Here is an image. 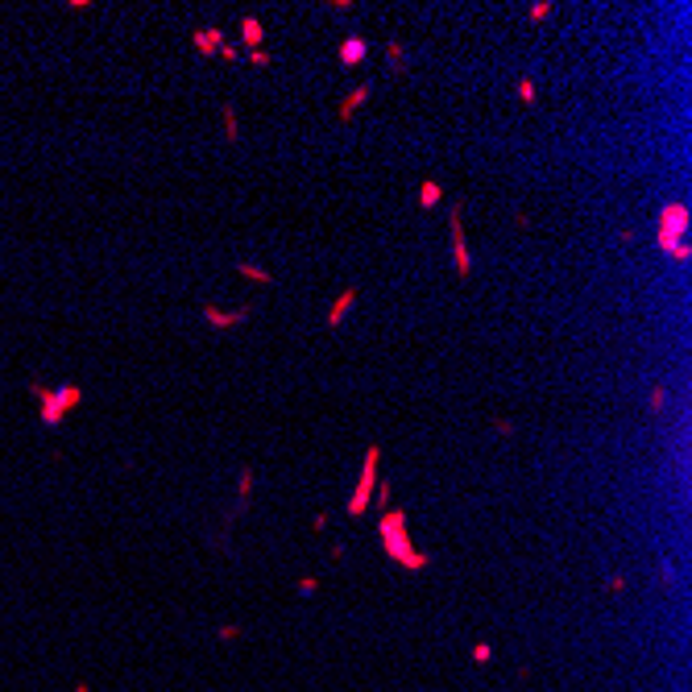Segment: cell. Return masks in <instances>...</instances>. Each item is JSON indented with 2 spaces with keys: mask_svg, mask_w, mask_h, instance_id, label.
I'll return each mask as SVG.
<instances>
[{
  "mask_svg": "<svg viewBox=\"0 0 692 692\" xmlns=\"http://www.w3.org/2000/svg\"><path fill=\"white\" fill-rule=\"evenodd\" d=\"M378 535H382V548L394 564H403L406 573H423L431 564V555L410 548V531H406V510H385L382 523H378Z\"/></svg>",
  "mask_w": 692,
  "mask_h": 692,
  "instance_id": "cell-1",
  "label": "cell"
},
{
  "mask_svg": "<svg viewBox=\"0 0 692 692\" xmlns=\"http://www.w3.org/2000/svg\"><path fill=\"white\" fill-rule=\"evenodd\" d=\"M688 224L692 215L684 203H664L659 208V228H655V245L664 249V253H671L676 262H688L692 249L684 245V237H688Z\"/></svg>",
  "mask_w": 692,
  "mask_h": 692,
  "instance_id": "cell-2",
  "label": "cell"
},
{
  "mask_svg": "<svg viewBox=\"0 0 692 692\" xmlns=\"http://www.w3.org/2000/svg\"><path fill=\"white\" fill-rule=\"evenodd\" d=\"M29 394L38 398V419L46 423V427H58L67 415H71L75 406L83 403V385H58V390H46V385L29 382Z\"/></svg>",
  "mask_w": 692,
  "mask_h": 692,
  "instance_id": "cell-3",
  "label": "cell"
},
{
  "mask_svg": "<svg viewBox=\"0 0 692 692\" xmlns=\"http://www.w3.org/2000/svg\"><path fill=\"white\" fill-rule=\"evenodd\" d=\"M378 464H382V448L369 444V452H365V460H361L357 489H353V498H348V518H361V514L369 510V498H373V489H378Z\"/></svg>",
  "mask_w": 692,
  "mask_h": 692,
  "instance_id": "cell-4",
  "label": "cell"
},
{
  "mask_svg": "<svg viewBox=\"0 0 692 692\" xmlns=\"http://www.w3.org/2000/svg\"><path fill=\"white\" fill-rule=\"evenodd\" d=\"M460 203H452L448 208V233H452V265L460 278H469L473 274V253H469V237H464V220H460Z\"/></svg>",
  "mask_w": 692,
  "mask_h": 692,
  "instance_id": "cell-5",
  "label": "cell"
},
{
  "mask_svg": "<svg viewBox=\"0 0 692 692\" xmlns=\"http://www.w3.org/2000/svg\"><path fill=\"white\" fill-rule=\"evenodd\" d=\"M203 324H212V328H240V324H249V307L220 311V307H208L203 303Z\"/></svg>",
  "mask_w": 692,
  "mask_h": 692,
  "instance_id": "cell-6",
  "label": "cell"
},
{
  "mask_svg": "<svg viewBox=\"0 0 692 692\" xmlns=\"http://www.w3.org/2000/svg\"><path fill=\"white\" fill-rule=\"evenodd\" d=\"M228 38H224V29H215V25H203V29H195L191 33V46L208 58V54H220V46H224Z\"/></svg>",
  "mask_w": 692,
  "mask_h": 692,
  "instance_id": "cell-7",
  "label": "cell"
},
{
  "mask_svg": "<svg viewBox=\"0 0 692 692\" xmlns=\"http://www.w3.org/2000/svg\"><path fill=\"white\" fill-rule=\"evenodd\" d=\"M237 33H240V42H237V46H249V50H262V46H265V25L257 21L253 13H245V17H240Z\"/></svg>",
  "mask_w": 692,
  "mask_h": 692,
  "instance_id": "cell-8",
  "label": "cell"
},
{
  "mask_svg": "<svg viewBox=\"0 0 692 692\" xmlns=\"http://www.w3.org/2000/svg\"><path fill=\"white\" fill-rule=\"evenodd\" d=\"M369 96H373V83H361L357 92H348V96L336 104V117H340V120H353L361 104H369Z\"/></svg>",
  "mask_w": 692,
  "mask_h": 692,
  "instance_id": "cell-9",
  "label": "cell"
},
{
  "mask_svg": "<svg viewBox=\"0 0 692 692\" xmlns=\"http://www.w3.org/2000/svg\"><path fill=\"white\" fill-rule=\"evenodd\" d=\"M353 303H357V287H344L332 299V307H328V328H332V332L344 324V315H348V307H353Z\"/></svg>",
  "mask_w": 692,
  "mask_h": 692,
  "instance_id": "cell-10",
  "label": "cell"
},
{
  "mask_svg": "<svg viewBox=\"0 0 692 692\" xmlns=\"http://www.w3.org/2000/svg\"><path fill=\"white\" fill-rule=\"evenodd\" d=\"M365 54H369V46H365V38H344V46L336 50V58H340V67H361L365 63Z\"/></svg>",
  "mask_w": 692,
  "mask_h": 692,
  "instance_id": "cell-11",
  "label": "cell"
},
{
  "mask_svg": "<svg viewBox=\"0 0 692 692\" xmlns=\"http://www.w3.org/2000/svg\"><path fill=\"white\" fill-rule=\"evenodd\" d=\"M419 203H423V208H427V212H431L435 203H444V187H440L435 179H427V183L419 187Z\"/></svg>",
  "mask_w": 692,
  "mask_h": 692,
  "instance_id": "cell-12",
  "label": "cell"
},
{
  "mask_svg": "<svg viewBox=\"0 0 692 692\" xmlns=\"http://www.w3.org/2000/svg\"><path fill=\"white\" fill-rule=\"evenodd\" d=\"M237 274L240 278H249V282H257V287H270L274 278H270V270H262V265H249V262H237Z\"/></svg>",
  "mask_w": 692,
  "mask_h": 692,
  "instance_id": "cell-13",
  "label": "cell"
},
{
  "mask_svg": "<svg viewBox=\"0 0 692 692\" xmlns=\"http://www.w3.org/2000/svg\"><path fill=\"white\" fill-rule=\"evenodd\" d=\"M224 137L228 145L240 142V120H237V104H224Z\"/></svg>",
  "mask_w": 692,
  "mask_h": 692,
  "instance_id": "cell-14",
  "label": "cell"
},
{
  "mask_svg": "<svg viewBox=\"0 0 692 692\" xmlns=\"http://www.w3.org/2000/svg\"><path fill=\"white\" fill-rule=\"evenodd\" d=\"M249 494H253V469H240V489H237V510L233 514H240L249 506Z\"/></svg>",
  "mask_w": 692,
  "mask_h": 692,
  "instance_id": "cell-15",
  "label": "cell"
},
{
  "mask_svg": "<svg viewBox=\"0 0 692 692\" xmlns=\"http://www.w3.org/2000/svg\"><path fill=\"white\" fill-rule=\"evenodd\" d=\"M385 54H390V67H398V71L406 67V50H403V42H390V46H385Z\"/></svg>",
  "mask_w": 692,
  "mask_h": 692,
  "instance_id": "cell-16",
  "label": "cell"
},
{
  "mask_svg": "<svg viewBox=\"0 0 692 692\" xmlns=\"http://www.w3.org/2000/svg\"><path fill=\"white\" fill-rule=\"evenodd\" d=\"M664 403H668V390H664V385H651V403H646V406H651V415H659Z\"/></svg>",
  "mask_w": 692,
  "mask_h": 692,
  "instance_id": "cell-17",
  "label": "cell"
},
{
  "mask_svg": "<svg viewBox=\"0 0 692 692\" xmlns=\"http://www.w3.org/2000/svg\"><path fill=\"white\" fill-rule=\"evenodd\" d=\"M526 17H531V21H548V17H551V4H548V0L531 4V9H526Z\"/></svg>",
  "mask_w": 692,
  "mask_h": 692,
  "instance_id": "cell-18",
  "label": "cell"
},
{
  "mask_svg": "<svg viewBox=\"0 0 692 692\" xmlns=\"http://www.w3.org/2000/svg\"><path fill=\"white\" fill-rule=\"evenodd\" d=\"M535 96H539V92H535V79H518V100H523V104H535Z\"/></svg>",
  "mask_w": 692,
  "mask_h": 692,
  "instance_id": "cell-19",
  "label": "cell"
},
{
  "mask_svg": "<svg viewBox=\"0 0 692 692\" xmlns=\"http://www.w3.org/2000/svg\"><path fill=\"white\" fill-rule=\"evenodd\" d=\"M249 63L253 67H270V50H249Z\"/></svg>",
  "mask_w": 692,
  "mask_h": 692,
  "instance_id": "cell-20",
  "label": "cell"
},
{
  "mask_svg": "<svg viewBox=\"0 0 692 692\" xmlns=\"http://www.w3.org/2000/svg\"><path fill=\"white\" fill-rule=\"evenodd\" d=\"M237 54H240V46H233V42L220 46V58H224V63H237Z\"/></svg>",
  "mask_w": 692,
  "mask_h": 692,
  "instance_id": "cell-21",
  "label": "cell"
},
{
  "mask_svg": "<svg viewBox=\"0 0 692 692\" xmlns=\"http://www.w3.org/2000/svg\"><path fill=\"white\" fill-rule=\"evenodd\" d=\"M494 431H498V435H514V423H510V419H494Z\"/></svg>",
  "mask_w": 692,
  "mask_h": 692,
  "instance_id": "cell-22",
  "label": "cell"
},
{
  "mask_svg": "<svg viewBox=\"0 0 692 692\" xmlns=\"http://www.w3.org/2000/svg\"><path fill=\"white\" fill-rule=\"evenodd\" d=\"M373 494H378V506H390V485H385V481H378Z\"/></svg>",
  "mask_w": 692,
  "mask_h": 692,
  "instance_id": "cell-23",
  "label": "cell"
},
{
  "mask_svg": "<svg viewBox=\"0 0 692 692\" xmlns=\"http://www.w3.org/2000/svg\"><path fill=\"white\" fill-rule=\"evenodd\" d=\"M79 692H83V688H79Z\"/></svg>",
  "mask_w": 692,
  "mask_h": 692,
  "instance_id": "cell-24",
  "label": "cell"
}]
</instances>
